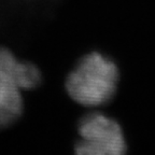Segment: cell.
Masks as SVG:
<instances>
[{
  "instance_id": "7a4b0ae2",
  "label": "cell",
  "mask_w": 155,
  "mask_h": 155,
  "mask_svg": "<svg viewBox=\"0 0 155 155\" xmlns=\"http://www.w3.org/2000/svg\"><path fill=\"white\" fill-rule=\"evenodd\" d=\"M42 82V73L31 61H19L0 46V129L13 125L24 113V93Z\"/></svg>"
},
{
  "instance_id": "3957f363",
  "label": "cell",
  "mask_w": 155,
  "mask_h": 155,
  "mask_svg": "<svg viewBox=\"0 0 155 155\" xmlns=\"http://www.w3.org/2000/svg\"><path fill=\"white\" fill-rule=\"evenodd\" d=\"M77 131L73 148L79 155H122L127 150L119 122L95 109L79 120Z\"/></svg>"
},
{
  "instance_id": "6da1fadb",
  "label": "cell",
  "mask_w": 155,
  "mask_h": 155,
  "mask_svg": "<svg viewBox=\"0 0 155 155\" xmlns=\"http://www.w3.org/2000/svg\"><path fill=\"white\" fill-rule=\"evenodd\" d=\"M119 67L100 52L85 54L69 71L65 91L73 102L94 110L109 104L117 92Z\"/></svg>"
}]
</instances>
